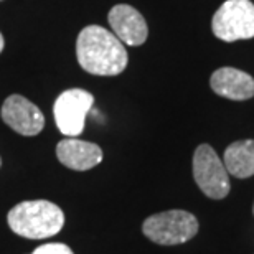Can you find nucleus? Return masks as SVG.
I'll use <instances>...</instances> for the list:
<instances>
[{
    "label": "nucleus",
    "mask_w": 254,
    "mask_h": 254,
    "mask_svg": "<svg viewBox=\"0 0 254 254\" xmlns=\"http://www.w3.org/2000/svg\"><path fill=\"white\" fill-rule=\"evenodd\" d=\"M76 58L81 68L96 76L121 74L129 62L124 43L99 25L81 30L76 40Z\"/></svg>",
    "instance_id": "1"
},
{
    "label": "nucleus",
    "mask_w": 254,
    "mask_h": 254,
    "mask_svg": "<svg viewBox=\"0 0 254 254\" xmlns=\"http://www.w3.org/2000/svg\"><path fill=\"white\" fill-rule=\"evenodd\" d=\"M15 235L27 240H45L58 235L64 226V213L47 200H28L15 205L7 215Z\"/></svg>",
    "instance_id": "2"
},
{
    "label": "nucleus",
    "mask_w": 254,
    "mask_h": 254,
    "mask_svg": "<svg viewBox=\"0 0 254 254\" xmlns=\"http://www.w3.org/2000/svg\"><path fill=\"white\" fill-rule=\"evenodd\" d=\"M198 220L185 210H169L149 216L142 233L155 245L175 246L190 241L198 233Z\"/></svg>",
    "instance_id": "3"
},
{
    "label": "nucleus",
    "mask_w": 254,
    "mask_h": 254,
    "mask_svg": "<svg viewBox=\"0 0 254 254\" xmlns=\"http://www.w3.org/2000/svg\"><path fill=\"white\" fill-rule=\"evenodd\" d=\"M211 30L223 42L254 37V3L251 0H226L213 15Z\"/></svg>",
    "instance_id": "4"
},
{
    "label": "nucleus",
    "mask_w": 254,
    "mask_h": 254,
    "mask_svg": "<svg viewBox=\"0 0 254 254\" xmlns=\"http://www.w3.org/2000/svg\"><path fill=\"white\" fill-rule=\"evenodd\" d=\"M193 179L211 200H223L231 190L230 174L211 145L201 144L193 154Z\"/></svg>",
    "instance_id": "5"
},
{
    "label": "nucleus",
    "mask_w": 254,
    "mask_h": 254,
    "mask_svg": "<svg viewBox=\"0 0 254 254\" xmlns=\"http://www.w3.org/2000/svg\"><path fill=\"white\" fill-rule=\"evenodd\" d=\"M94 104V96L84 89L63 91L55 101V123L66 137H78L84 130L86 116Z\"/></svg>",
    "instance_id": "6"
},
{
    "label": "nucleus",
    "mask_w": 254,
    "mask_h": 254,
    "mask_svg": "<svg viewBox=\"0 0 254 254\" xmlns=\"http://www.w3.org/2000/svg\"><path fill=\"white\" fill-rule=\"evenodd\" d=\"M2 119L15 132L27 137L40 134L45 127L43 113L38 109V106L20 94H12L5 99L2 106Z\"/></svg>",
    "instance_id": "7"
},
{
    "label": "nucleus",
    "mask_w": 254,
    "mask_h": 254,
    "mask_svg": "<svg viewBox=\"0 0 254 254\" xmlns=\"http://www.w3.org/2000/svg\"><path fill=\"white\" fill-rule=\"evenodd\" d=\"M108 20L111 28H113V33L124 45L139 47V45L145 43L147 37H149L145 18L130 5H116V7L111 8Z\"/></svg>",
    "instance_id": "8"
},
{
    "label": "nucleus",
    "mask_w": 254,
    "mask_h": 254,
    "mask_svg": "<svg viewBox=\"0 0 254 254\" xmlns=\"http://www.w3.org/2000/svg\"><path fill=\"white\" fill-rule=\"evenodd\" d=\"M57 157L64 167L71 170H91L103 160V150L93 142L79 140L78 137L63 139L57 147Z\"/></svg>",
    "instance_id": "9"
},
{
    "label": "nucleus",
    "mask_w": 254,
    "mask_h": 254,
    "mask_svg": "<svg viewBox=\"0 0 254 254\" xmlns=\"http://www.w3.org/2000/svg\"><path fill=\"white\" fill-rule=\"evenodd\" d=\"M210 86L218 96L231 101H246L254 96V79L251 74L236 68H220L211 74Z\"/></svg>",
    "instance_id": "10"
},
{
    "label": "nucleus",
    "mask_w": 254,
    "mask_h": 254,
    "mask_svg": "<svg viewBox=\"0 0 254 254\" xmlns=\"http://www.w3.org/2000/svg\"><path fill=\"white\" fill-rule=\"evenodd\" d=\"M225 167L236 179H250L254 175V140H238L226 147Z\"/></svg>",
    "instance_id": "11"
},
{
    "label": "nucleus",
    "mask_w": 254,
    "mask_h": 254,
    "mask_svg": "<svg viewBox=\"0 0 254 254\" xmlns=\"http://www.w3.org/2000/svg\"><path fill=\"white\" fill-rule=\"evenodd\" d=\"M32 254H74L69 246L63 243H47V245L38 246Z\"/></svg>",
    "instance_id": "12"
},
{
    "label": "nucleus",
    "mask_w": 254,
    "mask_h": 254,
    "mask_svg": "<svg viewBox=\"0 0 254 254\" xmlns=\"http://www.w3.org/2000/svg\"><path fill=\"white\" fill-rule=\"evenodd\" d=\"M3 47H5V42H3V37H2V33H0V53H2Z\"/></svg>",
    "instance_id": "13"
},
{
    "label": "nucleus",
    "mask_w": 254,
    "mask_h": 254,
    "mask_svg": "<svg viewBox=\"0 0 254 254\" xmlns=\"http://www.w3.org/2000/svg\"><path fill=\"white\" fill-rule=\"evenodd\" d=\"M0 167H2V159H0Z\"/></svg>",
    "instance_id": "14"
},
{
    "label": "nucleus",
    "mask_w": 254,
    "mask_h": 254,
    "mask_svg": "<svg viewBox=\"0 0 254 254\" xmlns=\"http://www.w3.org/2000/svg\"><path fill=\"white\" fill-rule=\"evenodd\" d=\"M253 213H254V206H253Z\"/></svg>",
    "instance_id": "15"
}]
</instances>
